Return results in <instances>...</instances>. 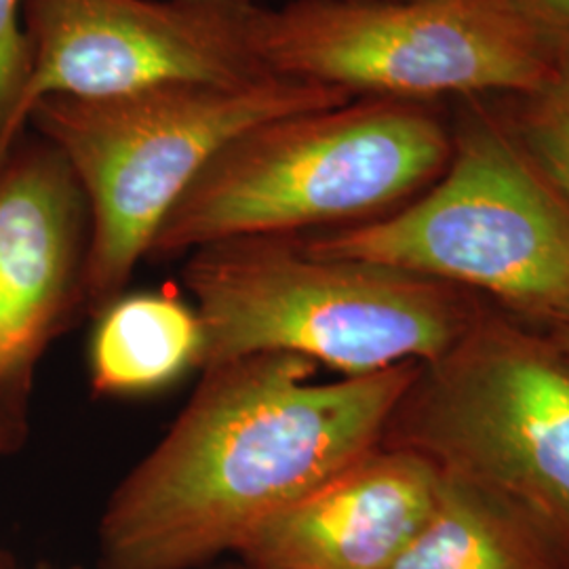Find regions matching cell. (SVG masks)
<instances>
[{
  "instance_id": "cell-10",
  "label": "cell",
  "mask_w": 569,
  "mask_h": 569,
  "mask_svg": "<svg viewBox=\"0 0 569 569\" xmlns=\"http://www.w3.org/2000/svg\"><path fill=\"white\" fill-rule=\"evenodd\" d=\"M89 211L49 142L0 167V385L41 350L84 270Z\"/></svg>"
},
{
  "instance_id": "cell-14",
  "label": "cell",
  "mask_w": 569,
  "mask_h": 569,
  "mask_svg": "<svg viewBox=\"0 0 569 569\" xmlns=\"http://www.w3.org/2000/svg\"><path fill=\"white\" fill-rule=\"evenodd\" d=\"M28 79V41L21 0H0V167L20 136L21 96Z\"/></svg>"
},
{
  "instance_id": "cell-12",
  "label": "cell",
  "mask_w": 569,
  "mask_h": 569,
  "mask_svg": "<svg viewBox=\"0 0 569 569\" xmlns=\"http://www.w3.org/2000/svg\"><path fill=\"white\" fill-rule=\"evenodd\" d=\"M203 327L182 302L140 293L108 308L93 338V380L106 392H146L199 366Z\"/></svg>"
},
{
  "instance_id": "cell-8",
  "label": "cell",
  "mask_w": 569,
  "mask_h": 569,
  "mask_svg": "<svg viewBox=\"0 0 569 569\" xmlns=\"http://www.w3.org/2000/svg\"><path fill=\"white\" fill-rule=\"evenodd\" d=\"M262 9L256 0H21L28 79L20 131L53 96L272 77L258 47Z\"/></svg>"
},
{
  "instance_id": "cell-6",
  "label": "cell",
  "mask_w": 569,
  "mask_h": 569,
  "mask_svg": "<svg viewBox=\"0 0 569 569\" xmlns=\"http://www.w3.org/2000/svg\"><path fill=\"white\" fill-rule=\"evenodd\" d=\"M392 420L406 439L395 448L517 515L569 568V359L557 346L505 321L468 326Z\"/></svg>"
},
{
  "instance_id": "cell-7",
  "label": "cell",
  "mask_w": 569,
  "mask_h": 569,
  "mask_svg": "<svg viewBox=\"0 0 569 569\" xmlns=\"http://www.w3.org/2000/svg\"><path fill=\"white\" fill-rule=\"evenodd\" d=\"M258 47L274 74L427 103L526 98L563 56L517 0H289L262 9Z\"/></svg>"
},
{
  "instance_id": "cell-3",
  "label": "cell",
  "mask_w": 569,
  "mask_h": 569,
  "mask_svg": "<svg viewBox=\"0 0 569 569\" xmlns=\"http://www.w3.org/2000/svg\"><path fill=\"white\" fill-rule=\"evenodd\" d=\"M352 98L338 87L272 74L241 84L161 82L37 103L28 121L60 152L84 194L89 296L106 302L121 291L171 207L232 138L258 122Z\"/></svg>"
},
{
  "instance_id": "cell-4",
  "label": "cell",
  "mask_w": 569,
  "mask_h": 569,
  "mask_svg": "<svg viewBox=\"0 0 569 569\" xmlns=\"http://www.w3.org/2000/svg\"><path fill=\"white\" fill-rule=\"evenodd\" d=\"M183 279L203 327V369L293 355L345 378L432 363L468 323L439 281L308 253L293 237L207 244Z\"/></svg>"
},
{
  "instance_id": "cell-13",
  "label": "cell",
  "mask_w": 569,
  "mask_h": 569,
  "mask_svg": "<svg viewBox=\"0 0 569 569\" xmlns=\"http://www.w3.org/2000/svg\"><path fill=\"white\" fill-rule=\"evenodd\" d=\"M509 127L531 161L569 201V53H563L549 81L519 98Z\"/></svg>"
},
{
  "instance_id": "cell-5",
  "label": "cell",
  "mask_w": 569,
  "mask_h": 569,
  "mask_svg": "<svg viewBox=\"0 0 569 569\" xmlns=\"http://www.w3.org/2000/svg\"><path fill=\"white\" fill-rule=\"evenodd\" d=\"M300 243L319 258L468 284L545 319L569 298V201L509 124L489 119L460 129L418 201Z\"/></svg>"
},
{
  "instance_id": "cell-17",
  "label": "cell",
  "mask_w": 569,
  "mask_h": 569,
  "mask_svg": "<svg viewBox=\"0 0 569 569\" xmlns=\"http://www.w3.org/2000/svg\"><path fill=\"white\" fill-rule=\"evenodd\" d=\"M230 569H243V568H239V566H237V563H234V566H232V568Z\"/></svg>"
},
{
  "instance_id": "cell-1",
  "label": "cell",
  "mask_w": 569,
  "mask_h": 569,
  "mask_svg": "<svg viewBox=\"0 0 569 569\" xmlns=\"http://www.w3.org/2000/svg\"><path fill=\"white\" fill-rule=\"evenodd\" d=\"M425 363L312 382L317 363L256 355L204 369L163 441L112 493L100 569H199L378 448Z\"/></svg>"
},
{
  "instance_id": "cell-11",
  "label": "cell",
  "mask_w": 569,
  "mask_h": 569,
  "mask_svg": "<svg viewBox=\"0 0 569 569\" xmlns=\"http://www.w3.org/2000/svg\"><path fill=\"white\" fill-rule=\"evenodd\" d=\"M388 569L569 568L517 515L441 475L427 521Z\"/></svg>"
},
{
  "instance_id": "cell-15",
  "label": "cell",
  "mask_w": 569,
  "mask_h": 569,
  "mask_svg": "<svg viewBox=\"0 0 569 569\" xmlns=\"http://www.w3.org/2000/svg\"><path fill=\"white\" fill-rule=\"evenodd\" d=\"M561 53H569V0H517Z\"/></svg>"
},
{
  "instance_id": "cell-9",
  "label": "cell",
  "mask_w": 569,
  "mask_h": 569,
  "mask_svg": "<svg viewBox=\"0 0 569 569\" xmlns=\"http://www.w3.org/2000/svg\"><path fill=\"white\" fill-rule=\"evenodd\" d=\"M441 472L406 448H376L277 510L234 550L243 569H388L427 521Z\"/></svg>"
},
{
  "instance_id": "cell-16",
  "label": "cell",
  "mask_w": 569,
  "mask_h": 569,
  "mask_svg": "<svg viewBox=\"0 0 569 569\" xmlns=\"http://www.w3.org/2000/svg\"><path fill=\"white\" fill-rule=\"evenodd\" d=\"M547 319L552 323V340L550 342L569 359V298L559 308H555Z\"/></svg>"
},
{
  "instance_id": "cell-2",
  "label": "cell",
  "mask_w": 569,
  "mask_h": 569,
  "mask_svg": "<svg viewBox=\"0 0 569 569\" xmlns=\"http://www.w3.org/2000/svg\"><path fill=\"white\" fill-rule=\"evenodd\" d=\"M451 140L430 103L392 98H352L258 122L186 188L150 256L369 222L439 178Z\"/></svg>"
}]
</instances>
